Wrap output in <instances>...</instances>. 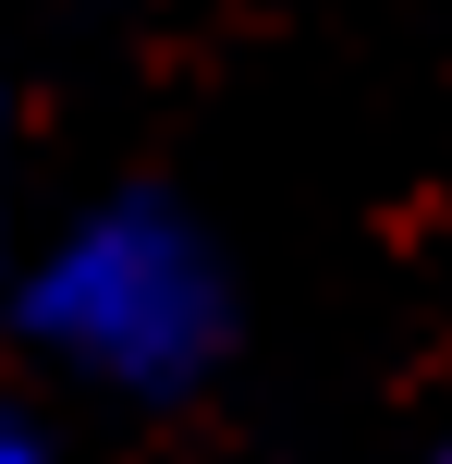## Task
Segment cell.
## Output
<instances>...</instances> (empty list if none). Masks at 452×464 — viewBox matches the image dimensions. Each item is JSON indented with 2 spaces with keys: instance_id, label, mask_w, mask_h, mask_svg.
I'll return each instance as SVG.
<instances>
[{
  "instance_id": "1",
  "label": "cell",
  "mask_w": 452,
  "mask_h": 464,
  "mask_svg": "<svg viewBox=\"0 0 452 464\" xmlns=\"http://www.w3.org/2000/svg\"><path fill=\"white\" fill-rule=\"evenodd\" d=\"M24 318L49 354H73L86 379L122 392H184L220 354V269L171 208H98L24 281Z\"/></svg>"
},
{
  "instance_id": "2",
  "label": "cell",
  "mask_w": 452,
  "mask_h": 464,
  "mask_svg": "<svg viewBox=\"0 0 452 464\" xmlns=\"http://www.w3.org/2000/svg\"><path fill=\"white\" fill-rule=\"evenodd\" d=\"M0 464H49V440H37L24 416H0Z\"/></svg>"
},
{
  "instance_id": "3",
  "label": "cell",
  "mask_w": 452,
  "mask_h": 464,
  "mask_svg": "<svg viewBox=\"0 0 452 464\" xmlns=\"http://www.w3.org/2000/svg\"><path fill=\"white\" fill-rule=\"evenodd\" d=\"M428 464H452V440H440V452H428Z\"/></svg>"
}]
</instances>
